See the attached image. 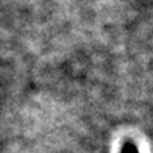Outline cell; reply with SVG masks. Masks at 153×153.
Returning <instances> with one entry per match:
<instances>
[{
	"label": "cell",
	"mask_w": 153,
	"mask_h": 153,
	"mask_svg": "<svg viewBox=\"0 0 153 153\" xmlns=\"http://www.w3.org/2000/svg\"><path fill=\"white\" fill-rule=\"evenodd\" d=\"M122 153H139V152H137V149L134 147L133 144H127V145H123Z\"/></svg>",
	"instance_id": "cell-1"
}]
</instances>
